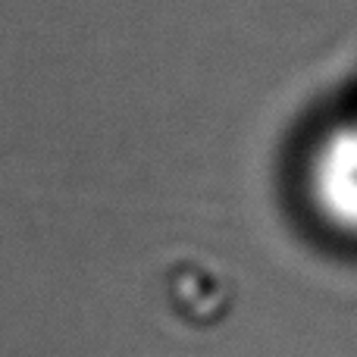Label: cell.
I'll use <instances>...</instances> for the list:
<instances>
[{
	"mask_svg": "<svg viewBox=\"0 0 357 357\" xmlns=\"http://www.w3.org/2000/svg\"><path fill=\"white\" fill-rule=\"evenodd\" d=\"M310 195L333 226L357 232V116L326 132L310 160Z\"/></svg>",
	"mask_w": 357,
	"mask_h": 357,
	"instance_id": "1",
	"label": "cell"
}]
</instances>
